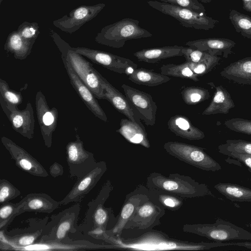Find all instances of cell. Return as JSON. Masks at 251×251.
<instances>
[{"label": "cell", "instance_id": "6da1fadb", "mask_svg": "<svg viewBox=\"0 0 251 251\" xmlns=\"http://www.w3.org/2000/svg\"><path fill=\"white\" fill-rule=\"evenodd\" d=\"M110 190V182L107 181L97 197L87 204V210L83 222L77 226L78 231L98 239L103 236L111 217L110 209L104 206Z\"/></svg>", "mask_w": 251, "mask_h": 251}, {"label": "cell", "instance_id": "7a4b0ae2", "mask_svg": "<svg viewBox=\"0 0 251 251\" xmlns=\"http://www.w3.org/2000/svg\"><path fill=\"white\" fill-rule=\"evenodd\" d=\"M139 21L125 18L101 28L95 37L98 43L113 48H122L129 40L152 36V34L139 26Z\"/></svg>", "mask_w": 251, "mask_h": 251}, {"label": "cell", "instance_id": "3957f363", "mask_svg": "<svg viewBox=\"0 0 251 251\" xmlns=\"http://www.w3.org/2000/svg\"><path fill=\"white\" fill-rule=\"evenodd\" d=\"M48 217L26 219L27 226L10 231L0 230L1 250H22L38 242L45 233Z\"/></svg>", "mask_w": 251, "mask_h": 251}, {"label": "cell", "instance_id": "277c9868", "mask_svg": "<svg viewBox=\"0 0 251 251\" xmlns=\"http://www.w3.org/2000/svg\"><path fill=\"white\" fill-rule=\"evenodd\" d=\"M57 47L61 53V57L66 58L79 79L92 92L96 98L104 100L99 72L83 56L74 50L64 40H60L57 44Z\"/></svg>", "mask_w": 251, "mask_h": 251}, {"label": "cell", "instance_id": "5b68a950", "mask_svg": "<svg viewBox=\"0 0 251 251\" xmlns=\"http://www.w3.org/2000/svg\"><path fill=\"white\" fill-rule=\"evenodd\" d=\"M148 184L159 191L174 193L180 197L213 196L205 184H200L191 178L186 181L182 176L175 175L165 177L160 174H152L148 178Z\"/></svg>", "mask_w": 251, "mask_h": 251}, {"label": "cell", "instance_id": "8992f818", "mask_svg": "<svg viewBox=\"0 0 251 251\" xmlns=\"http://www.w3.org/2000/svg\"><path fill=\"white\" fill-rule=\"evenodd\" d=\"M80 209L79 204L75 203L51 216L39 241L65 242L73 240L69 236L78 231L77 221Z\"/></svg>", "mask_w": 251, "mask_h": 251}, {"label": "cell", "instance_id": "52a82bcc", "mask_svg": "<svg viewBox=\"0 0 251 251\" xmlns=\"http://www.w3.org/2000/svg\"><path fill=\"white\" fill-rule=\"evenodd\" d=\"M183 230L216 242L251 240V233L228 221L218 219L213 224L186 225Z\"/></svg>", "mask_w": 251, "mask_h": 251}, {"label": "cell", "instance_id": "ba28073f", "mask_svg": "<svg viewBox=\"0 0 251 251\" xmlns=\"http://www.w3.org/2000/svg\"><path fill=\"white\" fill-rule=\"evenodd\" d=\"M148 3L161 13L174 18L185 27L207 30L213 28L219 23L218 20L207 16L205 12H197L157 0H149Z\"/></svg>", "mask_w": 251, "mask_h": 251}, {"label": "cell", "instance_id": "9c48e42d", "mask_svg": "<svg viewBox=\"0 0 251 251\" xmlns=\"http://www.w3.org/2000/svg\"><path fill=\"white\" fill-rule=\"evenodd\" d=\"M164 148L171 155L199 169L212 172L222 169L219 163L199 147L171 141L166 143Z\"/></svg>", "mask_w": 251, "mask_h": 251}, {"label": "cell", "instance_id": "30bf717a", "mask_svg": "<svg viewBox=\"0 0 251 251\" xmlns=\"http://www.w3.org/2000/svg\"><path fill=\"white\" fill-rule=\"evenodd\" d=\"M67 162L72 177L77 179L90 171L97 164L94 154L84 147L83 141L78 134L75 140L69 142L66 146Z\"/></svg>", "mask_w": 251, "mask_h": 251}, {"label": "cell", "instance_id": "8fae6325", "mask_svg": "<svg viewBox=\"0 0 251 251\" xmlns=\"http://www.w3.org/2000/svg\"><path fill=\"white\" fill-rule=\"evenodd\" d=\"M72 49L93 62L115 73L128 75L132 71L129 70L137 68V65L130 59L110 52L85 47H72Z\"/></svg>", "mask_w": 251, "mask_h": 251}, {"label": "cell", "instance_id": "7c38bea8", "mask_svg": "<svg viewBox=\"0 0 251 251\" xmlns=\"http://www.w3.org/2000/svg\"><path fill=\"white\" fill-rule=\"evenodd\" d=\"M0 103L13 129L28 139L33 138L35 119L31 104L27 103L25 109L20 110L18 106L6 103L1 99Z\"/></svg>", "mask_w": 251, "mask_h": 251}, {"label": "cell", "instance_id": "4fadbf2b", "mask_svg": "<svg viewBox=\"0 0 251 251\" xmlns=\"http://www.w3.org/2000/svg\"><path fill=\"white\" fill-rule=\"evenodd\" d=\"M105 6V4L102 3L81 5L74 9L68 15L54 20L53 25L62 31L72 34L96 17Z\"/></svg>", "mask_w": 251, "mask_h": 251}, {"label": "cell", "instance_id": "5bb4252c", "mask_svg": "<svg viewBox=\"0 0 251 251\" xmlns=\"http://www.w3.org/2000/svg\"><path fill=\"white\" fill-rule=\"evenodd\" d=\"M122 88L132 108L147 126L155 123L157 105L151 95L124 84Z\"/></svg>", "mask_w": 251, "mask_h": 251}, {"label": "cell", "instance_id": "9a60e30c", "mask_svg": "<svg viewBox=\"0 0 251 251\" xmlns=\"http://www.w3.org/2000/svg\"><path fill=\"white\" fill-rule=\"evenodd\" d=\"M35 107L37 117L45 145L48 148L52 145V137L58 121V112L53 107L50 108L45 95L38 91L35 96Z\"/></svg>", "mask_w": 251, "mask_h": 251}, {"label": "cell", "instance_id": "2e32d148", "mask_svg": "<svg viewBox=\"0 0 251 251\" xmlns=\"http://www.w3.org/2000/svg\"><path fill=\"white\" fill-rule=\"evenodd\" d=\"M1 142L19 169L36 176L46 177L49 176L45 168L35 158L12 140L3 136Z\"/></svg>", "mask_w": 251, "mask_h": 251}, {"label": "cell", "instance_id": "e0dca14e", "mask_svg": "<svg viewBox=\"0 0 251 251\" xmlns=\"http://www.w3.org/2000/svg\"><path fill=\"white\" fill-rule=\"evenodd\" d=\"M106 170L105 162H97L90 171L77 179L68 194L59 201L60 204L66 205L80 201L94 188Z\"/></svg>", "mask_w": 251, "mask_h": 251}, {"label": "cell", "instance_id": "ac0fdd59", "mask_svg": "<svg viewBox=\"0 0 251 251\" xmlns=\"http://www.w3.org/2000/svg\"><path fill=\"white\" fill-rule=\"evenodd\" d=\"M62 59L70 81L78 96L88 109L96 117L103 122H107L108 119L106 115L99 104L94 94L79 79L66 58L62 57Z\"/></svg>", "mask_w": 251, "mask_h": 251}, {"label": "cell", "instance_id": "d6986e66", "mask_svg": "<svg viewBox=\"0 0 251 251\" xmlns=\"http://www.w3.org/2000/svg\"><path fill=\"white\" fill-rule=\"evenodd\" d=\"M99 75L103 89L104 100H108L118 112L129 120L142 124L126 96L115 88L100 73Z\"/></svg>", "mask_w": 251, "mask_h": 251}, {"label": "cell", "instance_id": "ffe728a7", "mask_svg": "<svg viewBox=\"0 0 251 251\" xmlns=\"http://www.w3.org/2000/svg\"><path fill=\"white\" fill-rule=\"evenodd\" d=\"M18 204L17 212L19 215L26 212L51 213L60 205L51 196L43 193L28 194Z\"/></svg>", "mask_w": 251, "mask_h": 251}, {"label": "cell", "instance_id": "44dd1931", "mask_svg": "<svg viewBox=\"0 0 251 251\" xmlns=\"http://www.w3.org/2000/svg\"><path fill=\"white\" fill-rule=\"evenodd\" d=\"M185 45L213 55H220L227 58L232 53L236 43L229 39L210 38L189 41Z\"/></svg>", "mask_w": 251, "mask_h": 251}, {"label": "cell", "instance_id": "7402d4cb", "mask_svg": "<svg viewBox=\"0 0 251 251\" xmlns=\"http://www.w3.org/2000/svg\"><path fill=\"white\" fill-rule=\"evenodd\" d=\"M113 246L96 244L85 240H71L65 242L38 241L22 250H85L110 248Z\"/></svg>", "mask_w": 251, "mask_h": 251}, {"label": "cell", "instance_id": "603a6c76", "mask_svg": "<svg viewBox=\"0 0 251 251\" xmlns=\"http://www.w3.org/2000/svg\"><path fill=\"white\" fill-rule=\"evenodd\" d=\"M220 74L239 84L251 85V57H247L230 63Z\"/></svg>", "mask_w": 251, "mask_h": 251}, {"label": "cell", "instance_id": "cb8c5ba5", "mask_svg": "<svg viewBox=\"0 0 251 251\" xmlns=\"http://www.w3.org/2000/svg\"><path fill=\"white\" fill-rule=\"evenodd\" d=\"M168 128L176 135L190 140H201L204 138V132L195 126L186 117L176 115L168 122Z\"/></svg>", "mask_w": 251, "mask_h": 251}, {"label": "cell", "instance_id": "d4e9b609", "mask_svg": "<svg viewBox=\"0 0 251 251\" xmlns=\"http://www.w3.org/2000/svg\"><path fill=\"white\" fill-rule=\"evenodd\" d=\"M183 47L175 45L145 49L135 52L133 55L139 61L155 63L162 59L183 56L182 52Z\"/></svg>", "mask_w": 251, "mask_h": 251}, {"label": "cell", "instance_id": "484cf974", "mask_svg": "<svg viewBox=\"0 0 251 251\" xmlns=\"http://www.w3.org/2000/svg\"><path fill=\"white\" fill-rule=\"evenodd\" d=\"M120 127L116 130L129 142L150 148V144L145 128L142 124L132 121L128 119H122Z\"/></svg>", "mask_w": 251, "mask_h": 251}, {"label": "cell", "instance_id": "4316f807", "mask_svg": "<svg viewBox=\"0 0 251 251\" xmlns=\"http://www.w3.org/2000/svg\"><path fill=\"white\" fill-rule=\"evenodd\" d=\"M214 97L209 105L202 112L203 115L227 114L235 104L229 92L222 85L216 87Z\"/></svg>", "mask_w": 251, "mask_h": 251}, {"label": "cell", "instance_id": "83f0119b", "mask_svg": "<svg viewBox=\"0 0 251 251\" xmlns=\"http://www.w3.org/2000/svg\"><path fill=\"white\" fill-rule=\"evenodd\" d=\"M34 43L25 40L17 30H14L8 35L4 49L7 52L12 54L15 58L22 60L31 53Z\"/></svg>", "mask_w": 251, "mask_h": 251}, {"label": "cell", "instance_id": "f1b7e54d", "mask_svg": "<svg viewBox=\"0 0 251 251\" xmlns=\"http://www.w3.org/2000/svg\"><path fill=\"white\" fill-rule=\"evenodd\" d=\"M127 75L131 81L148 86H157L171 80L167 75L142 68L133 69Z\"/></svg>", "mask_w": 251, "mask_h": 251}, {"label": "cell", "instance_id": "f546056e", "mask_svg": "<svg viewBox=\"0 0 251 251\" xmlns=\"http://www.w3.org/2000/svg\"><path fill=\"white\" fill-rule=\"evenodd\" d=\"M214 188L231 201H251V189L230 183H219Z\"/></svg>", "mask_w": 251, "mask_h": 251}, {"label": "cell", "instance_id": "4dcf8cb0", "mask_svg": "<svg viewBox=\"0 0 251 251\" xmlns=\"http://www.w3.org/2000/svg\"><path fill=\"white\" fill-rule=\"evenodd\" d=\"M160 73L167 76L199 80L198 75L194 73L187 66L186 62L180 64H168L160 67Z\"/></svg>", "mask_w": 251, "mask_h": 251}, {"label": "cell", "instance_id": "1f68e13d", "mask_svg": "<svg viewBox=\"0 0 251 251\" xmlns=\"http://www.w3.org/2000/svg\"><path fill=\"white\" fill-rule=\"evenodd\" d=\"M229 19L237 32L251 39V17L232 9L230 11Z\"/></svg>", "mask_w": 251, "mask_h": 251}, {"label": "cell", "instance_id": "d6a6232c", "mask_svg": "<svg viewBox=\"0 0 251 251\" xmlns=\"http://www.w3.org/2000/svg\"><path fill=\"white\" fill-rule=\"evenodd\" d=\"M218 151L224 155L239 153L251 155V142L241 139H228L218 147Z\"/></svg>", "mask_w": 251, "mask_h": 251}, {"label": "cell", "instance_id": "836d02e7", "mask_svg": "<svg viewBox=\"0 0 251 251\" xmlns=\"http://www.w3.org/2000/svg\"><path fill=\"white\" fill-rule=\"evenodd\" d=\"M182 52L186 61L188 62L205 63L217 65L221 60L218 56L213 55L190 47H183Z\"/></svg>", "mask_w": 251, "mask_h": 251}, {"label": "cell", "instance_id": "e575fe53", "mask_svg": "<svg viewBox=\"0 0 251 251\" xmlns=\"http://www.w3.org/2000/svg\"><path fill=\"white\" fill-rule=\"evenodd\" d=\"M181 95L184 102L188 105H195L209 99L210 94L207 89L200 87H185Z\"/></svg>", "mask_w": 251, "mask_h": 251}, {"label": "cell", "instance_id": "d590c367", "mask_svg": "<svg viewBox=\"0 0 251 251\" xmlns=\"http://www.w3.org/2000/svg\"><path fill=\"white\" fill-rule=\"evenodd\" d=\"M18 202H6L1 204L0 207V230H5L14 219L19 214L17 212Z\"/></svg>", "mask_w": 251, "mask_h": 251}, {"label": "cell", "instance_id": "8d00e7d4", "mask_svg": "<svg viewBox=\"0 0 251 251\" xmlns=\"http://www.w3.org/2000/svg\"><path fill=\"white\" fill-rule=\"evenodd\" d=\"M0 99L5 103L15 105H19L23 101V97L21 93L11 89L6 81L0 78Z\"/></svg>", "mask_w": 251, "mask_h": 251}, {"label": "cell", "instance_id": "74e56055", "mask_svg": "<svg viewBox=\"0 0 251 251\" xmlns=\"http://www.w3.org/2000/svg\"><path fill=\"white\" fill-rule=\"evenodd\" d=\"M21 194L20 191L8 180L0 179V202L1 204L8 202Z\"/></svg>", "mask_w": 251, "mask_h": 251}, {"label": "cell", "instance_id": "f35d334b", "mask_svg": "<svg viewBox=\"0 0 251 251\" xmlns=\"http://www.w3.org/2000/svg\"><path fill=\"white\" fill-rule=\"evenodd\" d=\"M135 209L134 205L130 203L127 202L125 204L121 211L119 219L113 228L110 230H107L106 234L107 235L117 234L120 233L125 224L127 222L130 217L132 215Z\"/></svg>", "mask_w": 251, "mask_h": 251}, {"label": "cell", "instance_id": "ab89813d", "mask_svg": "<svg viewBox=\"0 0 251 251\" xmlns=\"http://www.w3.org/2000/svg\"><path fill=\"white\" fill-rule=\"evenodd\" d=\"M224 125L232 131L251 135V120L232 118L226 120Z\"/></svg>", "mask_w": 251, "mask_h": 251}, {"label": "cell", "instance_id": "60d3db41", "mask_svg": "<svg viewBox=\"0 0 251 251\" xmlns=\"http://www.w3.org/2000/svg\"><path fill=\"white\" fill-rule=\"evenodd\" d=\"M17 31L25 40L35 42L39 35V26L36 22L25 21L18 27Z\"/></svg>", "mask_w": 251, "mask_h": 251}, {"label": "cell", "instance_id": "b9f144b4", "mask_svg": "<svg viewBox=\"0 0 251 251\" xmlns=\"http://www.w3.org/2000/svg\"><path fill=\"white\" fill-rule=\"evenodd\" d=\"M162 2L185 8L197 12H205L204 6L198 0H160Z\"/></svg>", "mask_w": 251, "mask_h": 251}, {"label": "cell", "instance_id": "7bdbcfd3", "mask_svg": "<svg viewBox=\"0 0 251 251\" xmlns=\"http://www.w3.org/2000/svg\"><path fill=\"white\" fill-rule=\"evenodd\" d=\"M155 209L150 203H145L139 208L137 211V216L141 220H146L154 213Z\"/></svg>", "mask_w": 251, "mask_h": 251}, {"label": "cell", "instance_id": "ee69618b", "mask_svg": "<svg viewBox=\"0 0 251 251\" xmlns=\"http://www.w3.org/2000/svg\"><path fill=\"white\" fill-rule=\"evenodd\" d=\"M226 155L236 159L244 164L247 167L249 171L251 173V155L239 153H229Z\"/></svg>", "mask_w": 251, "mask_h": 251}, {"label": "cell", "instance_id": "f6af8a7d", "mask_svg": "<svg viewBox=\"0 0 251 251\" xmlns=\"http://www.w3.org/2000/svg\"><path fill=\"white\" fill-rule=\"evenodd\" d=\"M50 173L54 177L62 176L63 173V169L62 166L56 163H54L50 168Z\"/></svg>", "mask_w": 251, "mask_h": 251}, {"label": "cell", "instance_id": "bcb514c9", "mask_svg": "<svg viewBox=\"0 0 251 251\" xmlns=\"http://www.w3.org/2000/svg\"><path fill=\"white\" fill-rule=\"evenodd\" d=\"M162 201L165 205L170 207H176L179 205L178 200L172 196L164 197Z\"/></svg>", "mask_w": 251, "mask_h": 251}, {"label": "cell", "instance_id": "7dc6e473", "mask_svg": "<svg viewBox=\"0 0 251 251\" xmlns=\"http://www.w3.org/2000/svg\"><path fill=\"white\" fill-rule=\"evenodd\" d=\"M234 246L242 247L248 249H251V242H234Z\"/></svg>", "mask_w": 251, "mask_h": 251}, {"label": "cell", "instance_id": "c3c4849f", "mask_svg": "<svg viewBox=\"0 0 251 251\" xmlns=\"http://www.w3.org/2000/svg\"><path fill=\"white\" fill-rule=\"evenodd\" d=\"M243 9L251 12V0H242Z\"/></svg>", "mask_w": 251, "mask_h": 251}, {"label": "cell", "instance_id": "681fc988", "mask_svg": "<svg viewBox=\"0 0 251 251\" xmlns=\"http://www.w3.org/2000/svg\"><path fill=\"white\" fill-rule=\"evenodd\" d=\"M201 0V2H202L203 3H207L210 2L212 0Z\"/></svg>", "mask_w": 251, "mask_h": 251}, {"label": "cell", "instance_id": "f907efd6", "mask_svg": "<svg viewBox=\"0 0 251 251\" xmlns=\"http://www.w3.org/2000/svg\"><path fill=\"white\" fill-rule=\"evenodd\" d=\"M3 0H0V4H1L2 1Z\"/></svg>", "mask_w": 251, "mask_h": 251}, {"label": "cell", "instance_id": "816d5d0a", "mask_svg": "<svg viewBox=\"0 0 251 251\" xmlns=\"http://www.w3.org/2000/svg\"><path fill=\"white\" fill-rule=\"evenodd\" d=\"M250 227L251 228V224H250Z\"/></svg>", "mask_w": 251, "mask_h": 251}]
</instances>
